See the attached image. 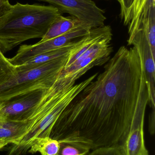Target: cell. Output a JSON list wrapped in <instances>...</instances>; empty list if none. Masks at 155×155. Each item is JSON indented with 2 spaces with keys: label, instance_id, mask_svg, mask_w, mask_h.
Segmentation results:
<instances>
[{
  "label": "cell",
  "instance_id": "obj_4",
  "mask_svg": "<svg viewBox=\"0 0 155 155\" xmlns=\"http://www.w3.org/2000/svg\"><path fill=\"white\" fill-rule=\"evenodd\" d=\"M67 58L66 55L31 69L17 71L15 76L0 86V107L25 94L48 89L60 76Z\"/></svg>",
  "mask_w": 155,
  "mask_h": 155
},
{
  "label": "cell",
  "instance_id": "obj_11",
  "mask_svg": "<svg viewBox=\"0 0 155 155\" xmlns=\"http://www.w3.org/2000/svg\"><path fill=\"white\" fill-rule=\"evenodd\" d=\"M78 40L77 39L71 42L61 48L43 53L32 57L22 64L15 66L16 70L17 71H20L31 69L48 62L52 60L68 55L70 50L74 46L76 41Z\"/></svg>",
  "mask_w": 155,
  "mask_h": 155
},
{
  "label": "cell",
  "instance_id": "obj_10",
  "mask_svg": "<svg viewBox=\"0 0 155 155\" xmlns=\"http://www.w3.org/2000/svg\"><path fill=\"white\" fill-rule=\"evenodd\" d=\"M28 130L26 121L0 118V148L9 144H17Z\"/></svg>",
  "mask_w": 155,
  "mask_h": 155
},
{
  "label": "cell",
  "instance_id": "obj_6",
  "mask_svg": "<svg viewBox=\"0 0 155 155\" xmlns=\"http://www.w3.org/2000/svg\"><path fill=\"white\" fill-rule=\"evenodd\" d=\"M56 7L62 14L67 13L90 29L105 25L106 18L103 10L93 0H36Z\"/></svg>",
  "mask_w": 155,
  "mask_h": 155
},
{
  "label": "cell",
  "instance_id": "obj_17",
  "mask_svg": "<svg viewBox=\"0 0 155 155\" xmlns=\"http://www.w3.org/2000/svg\"><path fill=\"white\" fill-rule=\"evenodd\" d=\"M88 155H123L119 145L100 147L93 150Z\"/></svg>",
  "mask_w": 155,
  "mask_h": 155
},
{
  "label": "cell",
  "instance_id": "obj_9",
  "mask_svg": "<svg viewBox=\"0 0 155 155\" xmlns=\"http://www.w3.org/2000/svg\"><path fill=\"white\" fill-rule=\"evenodd\" d=\"M45 90H35L10 100L0 107V118L24 121L29 111L42 97Z\"/></svg>",
  "mask_w": 155,
  "mask_h": 155
},
{
  "label": "cell",
  "instance_id": "obj_12",
  "mask_svg": "<svg viewBox=\"0 0 155 155\" xmlns=\"http://www.w3.org/2000/svg\"><path fill=\"white\" fill-rule=\"evenodd\" d=\"M80 25L83 24L73 16L64 17L60 15L55 20L45 35L39 41H45L61 36Z\"/></svg>",
  "mask_w": 155,
  "mask_h": 155
},
{
  "label": "cell",
  "instance_id": "obj_15",
  "mask_svg": "<svg viewBox=\"0 0 155 155\" xmlns=\"http://www.w3.org/2000/svg\"><path fill=\"white\" fill-rule=\"evenodd\" d=\"M17 73L15 66L11 63L0 49V86L15 76Z\"/></svg>",
  "mask_w": 155,
  "mask_h": 155
},
{
  "label": "cell",
  "instance_id": "obj_2",
  "mask_svg": "<svg viewBox=\"0 0 155 155\" xmlns=\"http://www.w3.org/2000/svg\"><path fill=\"white\" fill-rule=\"evenodd\" d=\"M97 76L95 74L77 84L67 87L57 79L44 91L40 100L29 111L25 120L29 131L17 144L12 145L7 155L24 154L34 140L49 137L52 127L62 112Z\"/></svg>",
  "mask_w": 155,
  "mask_h": 155
},
{
  "label": "cell",
  "instance_id": "obj_14",
  "mask_svg": "<svg viewBox=\"0 0 155 155\" xmlns=\"http://www.w3.org/2000/svg\"><path fill=\"white\" fill-rule=\"evenodd\" d=\"M147 0H121V18L125 25H128Z\"/></svg>",
  "mask_w": 155,
  "mask_h": 155
},
{
  "label": "cell",
  "instance_id": "obj_3",
  "mask_svg": "<svg viewBox=\"0 0 155 155\" xmlns=\"http://www.w3.org/2000/svg\"><path fill=\"white\" fill-rule=\"evenodd\" d=\"M62 14L52 5L16 3L0 21V49L11 51L25 41L42 38Z\"/></svg>",
  "mask_w": 155,
  "mask_h": 155
},
{
  "label": "cell",
  "instance_id": "obj_1",
  "mask_svg": "<svg viewBox=\"0 0 155 155\" xmlns=\"http://www.w3.org/2000/svg\"><path fill=\"white\" fill-rule=\"evenodd\" d=\"M148 103L142 57L135 47L122 46L62 112L49 137L92 151L120 145L133 125L144 122Z\"/></svg>",
  "mask_w": 155,
  "mask_h": 155
},
{
  "label": "cell",
  "instance_id": "obj_20",
  "mask_svg": "<svg viewBox=\"0 0 155 155\" xmlns=\"http://www.w3.org/2000/svg\"><path fill=\"white\" fill-rule=\"evenodd\" d=\"M104 1H109V0H104ZM116 1H117V2H118L119 3H121V0H116Z\"/></svg>",
  "mask_w": 155,
  "mask_h": 155
},
{
  "label": "cell",
  "instance_id": "obj_8",
  "mask_svg": "<svg viewBox=\"0 0 155 155\" xmlns=\"http://www.w3.org/2000/svg\"><path fill=\"white\" fill-rule=\"evenodd\" d=\"M91 30L84 25H80L66 33L51 40L39 41L33 45H21L15 54V57L19 62H25L32 57L61 48L80 39L86 35Z\"/></svg>",
  "mask_w": 155,
  "mask_h": 155
},
{
  "label": "cell",
  "instance_id": "obj_21",
  "mask_svg": "<svg viewBox=\"0 0 155 155\" xmlns=\"http://www.w3.org/2000/svg\"><path fill=\"white\" fill-rule=\"evenodd\" d=\"M0 149H1V148H0Z\"/></svg>",
  "mask_w": 155,
  "mask_h": 155
},
{
  "label": "cell",
  "instance_id": "obj_13",
  "mask_svg": "<svg viewBox=\"0 0 155 155\" xmlns=\"http://www.w3.org/2000/svg\"><path fill=\"white\" fill-rule=\"evenodd\" d=\"M60 143L50 137L37 138L33 141L28 152L31 153H40L42 155H59Z\"/></svg>",
  "mask_w": 155,
  "mask_h": 155
},
{
  "label": "cell",
  "instance_id": "obj_18",
  "mask_svg": "<svg viewBox=\"0 0 155 155\" xmlns=\"http://www.w3.org/2000/svg\"><path fill=\"white\" fill-rule=\"evenodd\" d=\"M12 5L9 0H0V21L11 9Z\"/></svg>",
  "mask_w": 155,
  "mask_h": 155
},
{
  "label": "cell",
  "instance_id": "obj_16",
  "mask_svg": "<svg viewBox=\"0 0 155 155\" xmlns=\"http://www.w3.org/2000/svg\"><path fill=\"white\" fill-rule=\"evenodd\" d=\"M59 155H87L90 150L88 148L75 143L60 142Z\"/></svg>",
  "mask_w": 155,
  "mask_h": 155
},
{
  "label": "cell",
  "instance_id": "obj_19",
  "mask_svg": "<svg viewBox=\"0 0 155 155\" xmlns=\"http://www.w3.org/2000/svg\"><path fill=\"white\" fill-rule=\"evenodd\" d=\"M149 132L151 135H153L155 132V111L152 110L149 116Z\"/></svg>",
  "mask_w": 155,
  "mask_h": 155
},
{
  "label": "cell",
  "instance_id": "obj_7",
  "mask_svg": "<svg viewBox=\"0 0 155 155\" xmlns=\"http://www.w3.org/2000/svg\"><path fill=\"white\" fill-rule=\"evenodd\" d=\"M112 40V38L106 39L86 59L63 69L58 79L66 86H72L77 79L93 67L102 66L107 63L113 51Z\"/></svg>",
  "mask_w": 155,
  "mask_h": 155
},
{
  "label": "cell",
  "instance_id": "obj_5",
  "mask_svg": "<svg viewBox=\"0 0 155 155\" xmlns=\"http://www.w3.org/2000/svg\"><path fill=\"white\" fill-rule=\"evenodd\" d=\"M153 28L150 20H144L138 24L128 45H133L143 59L149 94V104L152 110L155 111V57L151 51L148 36Z\"/></svg>",
  "mask_w": 155,
  "mask_h": 155
}]
</instances>
